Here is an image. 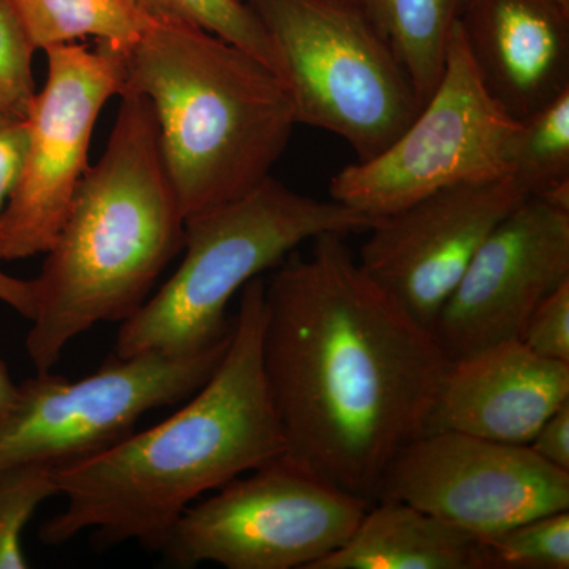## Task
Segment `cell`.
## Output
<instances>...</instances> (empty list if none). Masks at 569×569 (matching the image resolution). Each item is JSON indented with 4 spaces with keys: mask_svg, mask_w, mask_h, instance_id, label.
Masks as SVG:
<instances>
[{
    "mask_svg": "<svg viewBox=\"0 0 569 569\" xmlns=\"http://www.w3.org/2000/svg\"><path fill=\"white\" fill-rule=\"evenodd\" d=\"M346 238L318 236L309 257L264 280L261 353L280 459L370 507L400 449L426 432L449 361Z\"/></svg>",
    "mask_w": 569,
    "mask_h": 569,
    "instance_id": "obj_1",
    "label": "cell"
},
{
    "mask_svg": "<svg viewBox=\"0 0 569 569\" xmlns=\"http://www.w3.org/2000/svg\"><path fill=\"white\" fill-rule=\"evenodd\" d=\"M264 279L241 290L219 365L181 410L96 455L56 467L66 508L40 529L44 545L93 530L100 546L159 550L209 490L282 458L284 438L263 369Z\"/></svg>",
    "mask_w": 569,
    "mask_h": 569,
    "instance_id": "obj_2",
    "label": "cell"
},
{
    "mask_svg": "<svg viewBox=\"0 0 569 569\" xmlns=\"http://www.w3.org/2000/svg\"><path fill=\"white\" fill-rule=\"evenodd\" d=\"M107 149L86 171L40 276L26 350L50 372L71 340L123 323L181 252L186 217L149 100L122 92Z\"/></svg>",
    "mask_w": 569,
    "mask_h": 569,
    "instance_id": "obj_3",
    "label": "cell"
},
{
    "mask_svg": "<svg viewBox=\"0 0 569 569\" xmlns=\"http://www.w3.org/2000/svg\"><path fill=\"white\" fill-rule=\"evenodd\" d=\"M122 56L121 93L151 103L186 220L271 176L298 123L274 70L198 26L167 20H153Z\"/></svg>",
    "mask_w": 569,
    "mask_h": 569,
    "instance_id": "obj_4",
    "label": "cell"
},
{
    "mask_svg": "<svg viewBox=\"0 0 569 569\" xmlns=\"http://www.w3.org/2000/svg\"><path fill=\"white\" fill-rule=\"evenodd\" d=\"M376 219L335 200H318L266 178L250 192L189 217L183 258L168 282L123 321L116 358L192 356L231 336L227 309L250 280L274 269L321 234L366 233Z\"/></svg>",
    "mask_w": 569,
    "mask_h": 569,
    "instance_id": "obj_5",
    "label": "cell"
},
{
    "mask_svg": "<svg viewBox=\"0 0 569 569\" xmlns=\"http://www.w3.org/2000/svg\"><path fill=\"white\" fill-rule=\"evenodd\" d=\"M263 24L296 122L346 140L358 160L388 148L422 102L395 51L348 0H244Z\"/></svg>",
    "mask_w": 569,
    "mask_h": 569,
    "instance_id": "obj_6",
    "label": "cell"
},
{
    "mask_svg": "<svg viewBox=\"0 0 569 569\" xmlns=\"http://www.w3.org/2000/svg\"><path fill=\"white\" fill-rule=\"evenodd\" d=\"M518 123L490 96L456 20L440 81L417 118L385 151L339 171L331 200L378 219L448 187L508 178Z\"/></svg>",
    "mask_w": 569,
    "mask_h": 569,
    "instance_id": "obj_7",
    "label": "cell"
},
{
    "mask_svg": "<svg viewBox=\"0 0 569 569\" xmlns=\"http://www.w3.org/2000/svg\"><path fill=\"white\" fill-rule=\"evenodd\" d=\"M168 531L178 567L313 569L351 537L369 505L279 459L231 479Z\"/></svg>",
    "mask_w": 569,
    "mask_h": 569,
    "instance_id": "obj_8",
    "label": "cell"
},
{
    "mask_svg": "<svg viewBox=\"0 0 569 569\" xmlns=\"http://www.w3.org/2000/svg\"><path fill=\"white\" fill-rule=\"evenodd\" d=\"M228 342L192 356H114L80 381L51 370L22 381L0 410V470L31 462L59 467L112 447L152 410L203 387Z\"/></svg>",
    "mask_w": 569,
    "mask_h": 569,
    "instance_id": "obj_9",
    "label": "cell"
},
{
    "mask_svg": "<svg viewBox=\"0 0 569 569\" xmlns=\"http://www.w3.org/2000/svg\"><path fill=\"white\" fill-rule=\"evenodd\" d=\"M47 52L48 78L28 122V151L17 189L0 217V261L47 253L54 244L81 179L89 146L108 100L122 91V52L78 43Z\"/></svg>",
    "mask_w": 569,
    "mask_h": 569,
    "instance_id": "obj_10",
    "label": "cell"
},
{
    "mask_svg": "<svg viewBox=\"0 0 569 569\" xmlns=\"http://www.w3.org/2000/svg\"><path fill=\"white\" fill-rule=\"evenodd\" d=\"M378 500L403 501L486 538L569 511V473L523 445L433 430L400 449Z\"/></svg>",
    "mask_w": 569,
    "mask_h": 569,
    "instance_id": "obj_11",
    "label": "cell"
},
{
    "mask_svg": "<svg viewBox=\"0 0 569 569\" xmlns=\"http://www.w3.org/2000/svg\"><path fill=\"white\" fill-rule=\"evenodd\" d=\"M569 280V186L530 194L493 228L441 307L448 361L519 339L539 302Z\"/></svg>",
    "mask_w": 569,
    "mask_h": 569,
    "instance_id": "obj_12",
    "label": "cell"
},
{
    "mask_svg": "<svg viewBox=\"0 0 569 569\" xmlns=\"http://www.w3.org/2000/svg\"><path fill=\"white\" fill-rule=\"evenodd\" d=\"M527 197L511 176L438 190L378 217L366 231L359 263L419 323L432 329L479 247Z\"/></svg>",
    "mask_w": 569,
    "mask_h": 569,
    "instance_id": "obj_13",
    "label": "cell"
},
{
    "mask_svg": "<svg viewBox=\"0 0 569 569\" xmlns=\"http://www.w3.org/2000/svg\"><path fill=\"white\" fill-rule=\"evenodd\" d=\"M567 402L568 362L541 358L522 340H505L449 362L426 432L452 430L527 447Z\"/></svg>",
    "mask_w": 569,
    "mask_h": 569,
    "instance_id": "obj_14",
    "label": "cell"
},
{
    "mask_svg": "<svg viewBox=\"0 0 569 569\" xmlns=\"http://www.w3.org/2000/svg\"><path fill=\"white\" fill-rule=\"evenodd\" d=\"M490 96L523 121L569 89V7L561 0H468L458 18Z\"/></svg>",
    "mask_w": 569,
    "mask_h": 569,
    "instance_id": "obj_15",
    "label": "cell"
},
{
    "mask_svg": "<svg viewBox=\"0 0 569 569\" xmlns=\"http://www.w3.org/2000/svg\"><path fill=\"white\" fill-rule=\"evenodd\" d=\"M313 569H482L481 539L403 501L378 500Z\"/></svg>",
    "mask_w": 569,
    "mask_h": 569,
    "instance_id": "obj_16",
    "label": "cell"
},
{
    "mask_svg": "<svg viewBox=\"0 0 569 569\" xmlns=\"http://www.w3.org/2000/svg\"><path fill=\"white\" fill-rule=\"evenodd\" d=\"M388 41L425 103L440 81L462 0H348Z\"/></svg>",
    "mask_w": 569,
    "mask_h": 569,
    "instance_id": "obj_17",
    "label": "cell"
},
{
    "mask_svg": "<svg viewBox=\"0 0 569 569\" xmlns=\"http://www.w3.org/2000/svg\"><path fill=\"white\" fill-rule=\"evenodd\" d=\"M11 3L36 51L93 37L123 54L153 21L137 0H11Z\"/></svg>",
    "mask_w": 569,
    "mask_h": 569,
    "instance_id": "obj_18",
    "label": "cell"
},
{
    "mask_svg": "<svg viewBox=\"0 0 569 569\" xmlns=\"http://www.w3.org/2000/svg\"><path fill=\"white\" fill-rule=\"evenodd\" d=\"M508 170L529 197L569 186V89L519 121L509 140Z\"/></svg>",
    "mask_w": 569,
    "mask_h": 569,
    "instance_id": "obj_19",
    "label": "cell"
},
{
    "mask_svg": "<svg viewBox=\"0 0 569 569\" xmlns=\"http://www.w3.org/2000/svg\"><path fill=\"white\" fill-rule=\"evenodd\" d=\"M153 20L187 22L230 41L279 74L263 24L244 0H137ZM280 77V74H279Z\"/></svg>",
    "mask_w": 569,
    "mask_h": 569,
    "instance_id": "obj_20",
    "label": "cell"
},
{
    "mask_svg": "<svg viewBox=\"0 0 569 569\" xmlns=\"http://www.w3.org/2000/svg\"><path fill=\"white\" fill-rule=\"evenodd\" d=\"M479 539L482 569L569 568V511L530 519Z\"/></svg>",
    "mask_w": 569,
    "mask_h": 569,
    "instance_id": "obj_21",
    "label": "cell"
},
{
    "mask_svg": "<svg viewBox=\"0 0 569 569\" xmlns=\"http://www.w3.org/2000/svg\"><path fill=\"white\" fill-rule=\"evenodd\" d=\"M52 463H20L0 470V569L28 568L22 530L48 498L59 496Z\"/></svg>",
    "mask_w": 569,
    "mask_h": 569,
    "instance_id": "obj_22",
    "label": "cell"
},
{
    "mask_svg": "<svg viewBox=\"0 0 569 569\" xmlns=\"http://www.w3.org/2000/svg\"><path fill=\"white\" fill-rule=\"evenodd\" d=\"M33 50L11 0H0V108L24 121L36 100Z\"/></svg>",
    "mask_w": 569,
    "mask_h": 569,
    "instance_id": "obj_23",
    "label": "cell"
},
{
    "mask_svg": "<svg viewBox=\"0 0 569 569\" xmlns=\"http://www.w3.org/2000/svg\"><path fill=\"white\" fill-rule=\"evenodd\" d=\"M519 340L541 358L569 365V280L539 302Z\"/></svg>",
    "mask_w": 569,
    "mask_h": 569,
    "instance_id": "obj_24",
    "label": "cell"
},
{
    "mask_svg": "<svg viewBox=\"0 0 569 569\" xmlns=\"http://www.w3.org/2000/svg\"><path fill=\"white\" fill-rule=\"evenodd\" d=\"M28 151V122L21 119L0 121V217L17 189Z\"/></svg>",
    "mask_w": 569,
    "mask_h": 569,
    "instance_id": "obj_25",
    "label": "cell"
},
{
    "mask_svg": "<svg viewBox=\"0 0 569 569\" xmlns=\"http://www.w3.org/2000/svg\"><path fill=\"white\" fill-rule=\"evenodd\" d=\"M527 447L549 466L569 473V402L542 422Z\"/></svg>",
    "mask_w": 569,
    "mask_h": 569,
    "instance_id": "obj_26",
    "label": "cell"
},
{
    "mask_svg": "<svg viewBox=\"0 0 569 569\" xmlns=\"http://www.w3.org/2000/svg\"><path fill=\"white\" fill-rule=\"evenodd\" d=\"M0 301L7 302L21 316L31 320L36 305L32 280L13 279L0 272Z\"/></svg>",
    "mask_w": 569,
    "mask_h": 569,
    "instance_id": "obj_27",
    "label": "cell"
},
{
    "mask_svg": "<svg viewBox=\"0 0 569 569\" xmlns=\"http://www.w3.org/2000/svg\"><path fill=\"white\" fill-rule=\"evenodd\" d=\"M14 392H17V385L11 380L6 362L0 361V410L9 406Z\"/></svg>",
    "mask_w": 569,
    "mask_h": 569,
    "instance_id": "obj_28",
    "label": "cell"
},
{
    "mask_svg": "<svg viewBox=\"0 0 569 569\" xmlns=\"http://www.w3.org/2000/svg\"><path fill=\"white\" fill-rule=\"evenodd\" d=\"M6 119H11L9 116L6 114V112L2 111V108H0V121H6Z\"/></svg>",
    "mask_w": 569,
    "mask_h": 569,
    "instance_id": "obj_29",
    "label": "cell"
},
{
    "mask_svg": "<svg viewBox=\"0 0 569 569\" xmlns=\"http://www.w3.org/2000/svg\"><path fill=\"white\" fill-rule=\"evenodd\" d=\"M561 2L565 3V6H568L569 7V0H561Z\"/></svg>",
    "mask_w": 569,
    "mask_h": 569,
    "instance_id": "obj_30",
    "label": "cell"
}]
</instances>
